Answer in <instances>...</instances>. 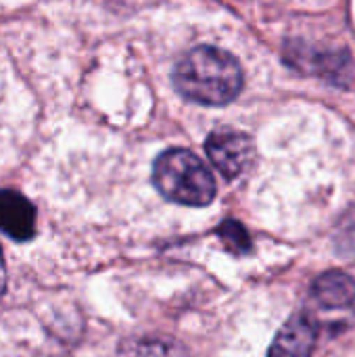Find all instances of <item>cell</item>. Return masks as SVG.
Masks as SVG:
<instances>
[{
  "label": "cell",
  "instance_id": "cell-7",
  "mask_svg": "<svg viewBox=\"0 0 355 357\" xmlns=\"http://www.w3.org/2000/svg\"><path fill=\"white\" fill-rule=\"evenodd\" d=\"M119 357H188L186 349L174 339L165 337H142L121 345Z\"/></svg>",
  "mask_w": 355,
  "mask_h": 357
},
{
  "label": "cell",
  "instance_id": "cell-9",
  "mask_svg": "<svg viewBox=\"0 0 355 357\" xmlns=\"http://www.w3.org/2000/svg\"><path fill=\"white\" fill-rule=\"evenodd\" d=\"M343 234L339 238V249L347 255H355V211H352V222H343Z\"/></svg>",
  "mask_w": 355,
  "mask_h": 357
},
{
  "label": "cell",
  "instance_id": "cell-8",
  "mask_svg": "<svg viewBox=\"0 0 355 357\" xmlns=\"http://www.w3.org/2000/svg\"><path fill=\"white\" fill-rule=\"evenodd\" d=\"M220 236L224 238V243L228 245V249L232 253H249L251 251V243H249V236L245 232V228L239 224V222H226L222 228H220Z\"/></svg>",
  "mask_w": 355,
  "mask_h": 357
},
{
  "label": "cell",
  "instance_id": "cell-2",
  "mask_svg": "<svg viewBox=\"0 0 355 357\" xmlns=\"http://www.w3.org/2000/svg\"><path fill=\"white\" fill-rule=\"evenodd\" d=\"M157 190L178 205L205 207L216 199V180L207 165L186 149L163 151L153 165Z\"/></svg>",
  "mask_w": 355,
  "mask_h": 357
},
{
  "label": "cell",
  "instance_id": "cell-10",
  "mask_svg": "<svg viewBox=\"0 0 355 357\" xmlns=\"http://www.w3.org/2000/svg\"><path fill=\"white\" fill-rule=\"evenodd\" d=\"M6 291V266H4V257H2V249H0V299Z\"/></svg>",
  "mask_w": 355,
  "mask_h": 357
},
{
  "label": "cell",
  "instance_id": "cell-5",
  "mask_svg": "<svg viewBox=\"0 0 355 357\" xmlns=\"http://www.w3.org/2000/svg\"><path fill=\"white\" fill-rule=\"evenodd\" d=\"M0 230L13 241H29L36 234V207L17 190H0Z\"/></svg>",
  "mask_w": 355,
  "mask_h": 357
},
{
  "label": "cell",
  "instance_id": "cell-4",
  "mask_svg": "<svg viewBox=\"0 0 355 357\" xmlns=\"http://www.w3.org/2000/svg\"><path fill=\"white\" fill-rule=\"evenodd\" d=\"M318 339V324L310 312H299L278 331L268 357H312Z\"/></svg>",
  "mask_w": 355,
  "mask_h": 357
},
{
  "label": "cell",
  "instance_id": "cell-1",
  "mask_svg": "<svg viewBox=\"0 0 355 357\" xmlns=\"http://www.w3.org/2000/svg\"><path fill=\"white\" fill-rule=\"evenodd\" d=\"M174 84L188 100L220 107L241 94L243 71L230 52L216 46H197L176 65Z\"/></svg>",
  "mask_w": 355,
  "mask_h": 357
},
{
  "label": "cell",
  "instance_id": "cell-6",
  "mask_svg": "<svg viewBox=\"0 0 355 357\" xmlns=\"http://www.w3.org/2000/svg\"><path fill=\"white\" fill-rule=\"evenodd\" d=\"M312 297L322 310H349L355 305V280L343 272H326L314 282Z\"/></svg>",
  "mask_w": 355,
  "mask_h": 357
},
{
  "label": "cell",
  "instance_id": "cell-3",
  "mask_svg": "<svg viewBox=\"0 0 355 357\" xmlns=\"http://www.w3.org/2000/svg\"><path fill=\"white\" fill-rule=\"evenodd\" d=\"M205 151L213 167L226 178L234 180L247 172L253 161V140L249 134L232 128L213 130L205 142Z\"/></svg>",
  "mask_w": 355,
  "mask_h": 357
}]
</instances>
